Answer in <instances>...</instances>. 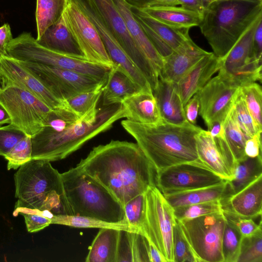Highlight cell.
<instances>
[{"label": "cell", "mask_w": 262, "mask_h": 262, "mask_svg": "<svg viewBox=\"0 0 262 262\" xmlns=\"http://www.w3.org/2000/svg\"><path fill=\"white\" fill-rule=\"evenodd\" d=\"M135 18L140 23L150 41L163 59L173 52V50L152 29L140 20Z\"/></svg>", "instance_id": "46"}, {"label": "cell", "mask_w": 262, "mask_h": 262, "mask_svg": "<svg viewBox=\"0 0 262 262\" xmlns=\"http://www.w3.org/2000/svg\"><path fill=\"white\" fill-rule=\"evenodd\" d=\"M174 214L177 220H188L223 211L221 201H213L177 207Z\"/></svg>", "instance_id": "40"}, {"label": "cell", "mask_w": 262, "mask_h": 262, "mask_svg": "<svg viewBox=\"0 0 262 262\" xmlns=\"http://www.w3.org/2000/svg\"><path fill=\"white\" fill-rule=\"evenodd\" d=\"M260 1H262V0H260Z\"/></svg>", "instance_id": "59"}, {"label": "cell", "mask_w": 262, "mask_h": 262, "mask_svg": "<svg viewBox=\"0 0 262 262\" xmlns=\"http://www.w3.org/2000/svg\"><path fill=\"white\" fill-rule=\"evenodd\" d=\"M92 107L74 122L63 127L44 123L31 137L32 159L50 162L63 159L87 141L125 118L121 103Z\"/></svg>", "instance_id": "2"}, {"label": "cell", "mask_w": 262, "mask_h": 262, "mask_svg": "<svg viewBox=\"0 0 262 262\" xmlns=\"http://www.w3.org/2000/svg\"><path fill=\"white\" fill-rule=\"evenodd\" d=\"M7 169H16L32 159L31 137L27 135L21 139L5 157Z\"/></svg>", "instance_id": "41"}, {"label": "cell", "mask_w": 262, "mask_h": 262, "mask_svg": "<svg viewBox=\"0 0 262 262\" xmlns=\"http://www.w3.org/2000/svg\"><path fill=\"white\" fill-rule=\"evenodd\" d=\"M204 10L208 6V5L212 2H214V0H201Z\"/></svg>", "instance_id": "56"}, {"label": "cell", "mask_w": 262, "mask_h": 262, "mask_svg": "<svg viewBox=\"0 0 262 262\" xmlns=\"http://www.w3.org/2000/svg\"><path fill=\"white\" fill-rule=\"evenodd\" d=\"M225 181L198 160L157 172L156 184L163 194H166L211 186Z\"/></svg>", "instance_id": "13"}, {"label": "cell", "mask_w": 262, "mask_h": 262, "mask_svg": "<svg viewBox=\"0 0 262 262\" xmlns=\"http://www.w3.org/2000/svg\"><path fill=\"white\" fill-rule=\"evenodd\" d=\"M152 93L163 120L177 125L188 122L185 116L184 105L177 83L159 77L157 86Z\"/></svg>", "instance_id": "23"}, {"label": "cell", "mask_w": 262, "mask_h": 262, "mask_svg": "<svg viewBox=\"0 0 262 262\" xmlns=\"http://www.w3.org/2000/svg\"><path fill=\"white\" fill-rule=\"evenodd\" d=\"M113 2L122 16L132 37L160 74L163 64V59L150 41L140 23L133 16L131 6L124 0H113Z\"/></svg>", "instance_id": "25"}, {"label": "cell", "mask_w": 262, "mask_h": 262, "mask_svg": "<svg viewBox=\"0 0 262 262\" xmlns=\"http://www.w3.org/2000/svg\"><path fill=\"white\" fill-rule=\"evenodd\" d=\"M244 151L245 155L250 158L261 156V134H256L246 140Z\"/></svg>", "instance_id": "48"}, {"label": "cell", "mask_w": 262, "mask_h": 262, "mask_svg": "<svg viewBox=\"0 0 262 262\" xmlns=\"http://www.w3.org/2000/svg\"><path fill=\"white\" fill-rule=\"evenodd\" d=\"M14 208L37 210L52 215H73L67 200L61 174L45 160L31 159L14 175Z\"/></svg>", "instance_id": "4"}, {"label": "cell", "mask_w": 262, "mask_h": 262, "mask_svg": "<svg viewBox=\"0 0 262 262\" xmlns=\"http://www.w3.org/2000/svg\"><path fill=\"white\" fill-rule=\"evenodd\" d=\"M124 129L136 141L156 172L199 160L195 136L202 129L189 122L177 125L164 120L143 124L123 120Z\"/></svg>", "instance_id": "3"}, {"label": "cell", "mask_w": 262, "mask_h": 262, "mask_svg": "<svg viewBox=\"0 0 262 262\" xmlns=\"http://www.w3.org/2000/svg\"><path fill=\"white\" fill-rule=\"evenodd\" d=\"M102 84L94 90L81 92L65 101L67 105L80 118L94 106L97 105L102 96L103 87Z\"/></svg>", "instance_id": "38"}, {"label": "cell", "mask_w": 262, "mask_h": 262, "mask_svg": "<svg viewBox=\"0 0 262 262\" xmlns=\"http://www.w3.org/2000/svg\"><path fill=\"white\" fill-rule=\"evenodd\" d=\"M2 78L0 76V84L2 83Z\"/></svg>", "instance_id": "57"}, {"label": "cell", "mask_w": 262, "mask_h": 262, "mask_svg": "<svg viewBox=\"0 0 262 262\" xmlns=\"http://www.w3.org/2000/svg\"><path fill=\"white\" fill-rule=\"evenodd\" d=\"M12 39L10 25L4 24L0 27V55L8 56L7 49Z\"/></svg>", "instance_id": "50"}, {"label": "cell", "mask_w": 262, "mask_h": 262, "mask_svg": "<svg viewBox=\"0 0 262 262\" xmlns=\"http://www.w3.org/2000/svg\"><path fill=\"white\" fill-rule=\"evenodd\" d=\"M69 0H36V20L38 39L62 16Z\"/></svg>", "instance_id": "33"}, {"label": "cell", "mask_w": 262, "mask_h": 262, "mask_svg": "<svg viewBox=\"0 0 262 262\" xmlns=\"http://www.w3.org/2000/svg\"><path fill=\"white\" fill-rule=\"evenodd\" d=\"M173 250L174 262H195L177 222L173 228Z\"/></svg>", "instance_id": "45"}, {"label": "cell", "mask_w": 262, "mask_h": 262, "mask_svg": "<svg viewBox=\"0 0 262 262\" xmlns=\"http://www.w3.org/2000/svg\"><path fill=\"white\" fill-rule=\"evenodd\" d=\"M121 230L101 228L89 248L86 262H117Z\"/></svg>", "instance_id": "28"}, {"label": "cell", "mask_w": 262, "mask_h": 262, "mask_svg": "<svg viewBox=\"0 0 262 262\" xmlns=\"http://www.w3.org/2000/svg\"><path fill=\"white\" fill-rule=\"evenodd\" d=\"M126 120L143 124H156L162 121L152 90H141L121 103Z\"/></svg>", "instance_id": "22"}, {"label": "cell", "mask_w": 262, "mask_h": 262, "mask_svg": "<svg viewBox=\"0 0 262 262\" xmlns=\"http://www.w3.org/2000/svg\"><path fill=\"white\" fill-rule=\"evenodd\" d=\"M0 76L2 82L15 84L30 92L52 110L66 105L31 72L15 58L0 55Z\"/></svg>", "instance_id": "17"}, {"label": "cell", "mask_w": 262, "mask_h": 262, "mask_svg": "<svg viewBox=\"0 0 262 262\" xmlns=\"http://www.w3.org/2000/svg\"><path fill=\"white\" fill-rule=\"evenodd\" d=\"M261 14L260 0H217L204 10L199 26L213 53L221 59Z\"/></svg>", "instance_id": "5"}, {"label": "cell", "mask_w": 262, "mask_h": 262, "mask_svg": "<svg viewBox=\"0 0 262 262\" xmlns=\"http://www.w3.org/2000/svg\"><path fill=\"white\" fill-rule=\"evenodd\" d=\"M10 117L5 108L0 103V125L10 124Z\"/></svg>", "instance_id": "54"}, {"label": "cell", "mask_w": 262, "mask_h": 262, "mask_svg": "<svg viewBox=\"0 0 262 262\" xmlns=\"http://www.w3.org/2000/svg\"><path fill=\"white\" fill-rule=\"evenodd\" d=\"M181 7L203 14L204 8L201 0H178Z\"/></svg>", "instance_id": "52"}, {"label": "cell", "mask_w": 262, "mask_h": 262, "mask_svg": "<svg viewBox=\"0 0 262 262\" xmlns=\"http://www.w3.org/2000/svg\"><path fill=\"white\" fill-rule=\"evenodd\" d=\"M61 174L65 195L73 215L110 223L124 220L122 205L105 187L78 167Z\"/></svg>", "instance_id": "6"}, {"label": "cell", "mask_w": 262, "mask_h": 262, "mask_svg": "<svg viewBox=\"0 0 262 262\" xmlns=\"http://www.w3.org/2000/svg\"><path fill=\"white\" fill-rule=\"evenodd\" d=\"M224 214L234 224L243 236L252 235L261 228V221L257 224L253 219L236 217L225 212Z\"/></svg>", "instance_id": "47"}, {"label": "cell", "mask_w": 262, "mask_h": 262, "mask_svg": "<svg viewBox=\"0 0 262 262\" xmlns=\"http://www.w3.org/2000/svg\"><path fill=\"white\" fill-rule=\"evenodd\" d=\"M253 52L254 58L262 60V20L259 23L254 34L253 39Z\"/></svg>", "instance_id": "51"}, {"label": "cell", "mask_w": 262, "mask_h": 262, "mask_svg": "<svg viewBox=\"0 0 262 262\" xmlns=\"http://www.w3.org/2000/svg\"><path fill=\"white\" fill-rule=\"evenodd\" d=\"M199 160L207 168L226 181H230L236 161L222 134L212 137L202 128L195 136Z\"/></svg>", "instance_id": "16"}, {"label": "cell", "mask_w": 262, "mask_h": 262, "mask_svg": "<svg viewBox=\"0 0 262 262\" xmlns=\"http://www.w3.org/2000/svg\"><path fill=\"white\" fill-rule=\"evenodd\" d=\"M221 59L211 52L201 58L177 83L183 105L220 69Z\"/></svg>", "instance_id": "20"}, {"label": "cell", "mask_w": 262, "mask_h": 262, "mask_svg": "<svg viewBox=\"0 0 262 262\" xmlns=\"http://www.w3.org/2000/svg\"><path fill=\"white\" fill-rule=\"evenodd\" d=\"M240 87L218 74L195 95L200 104L199 115L207 126L215 121L223 123L231 109Z\"/></svg>", "instance_id": "15"}, {"label": "cell", "mask_w": 262, "mask_h": 262, "mask_svg": "<svg viewBox=\"0 0 262 262\" xmlns=\"http://www.w3.org/2000/svg\"><path fill=\"white\" fill-rule=\"evenodd\" d=\"M261 20L262 14L251 24L226 55L221 59L219 74L228 76L255 58L253 52V36Z\"/></svg>", "instance_id": "24"}, {"label": "cell", "mask_w": 262, "mask_h": 262, "mask_svg": "<svg viewBox=\"0 0 262 262\" xmlns=\"http://www.w3.org/2000/svg\"><path fill=\"white\" fill-rule=\"evenodd\" d=\"M134 16L142 21L157 34L173 50L190 38L188 28L170 26L149 16L143 10L131 7Z\"/></svg>", "instance_id": "30"}, {"label": "cell", "mask_w": 262, "mask_h": 262, "mask_svg": "<svg viewBox=\"0 0 262 262\" xmlns=\"http://www.w3.org/2000/svg\"><path fill=\"white\" fill-rule=\"evenodd\" d=\"M144 193L134 197L123 206L124 219L140 233L144 209Z\"/></svg>", "instance_id": "43"}, {"label": "cell", "mask_w": 262, "mask_h": 262, "mask_svg": "<svg viewBox=\"0 0 262 262\" xmlns=\"http://www.w3.org/2000/svg\"><path fill=\"white\" fill-rule=\"evenodd\" d=\"M143 90L122 70L113 65L102 92V105L122 103L127 97Z\"/></svg>", "instance_id": "26"}, {"label": "cell", "mask_w": 262, "mask_h": 262, "mask_svg": "<svg viewBox=\"0 0 262 262\" xmlns=\"http://www.w3.org/2000/svg\"><path fill=\"white\" fill-rule=\"evenodd\" d=\"M174 209L156 186L144 193L141 233L160 253L165 262H174L173 232L176 224Z\"/></svg>", "instance_id": "8"}, {"label": "cell", "mask_w": 262, "mask_h": 262, "mask_svg": "<svg viewBox=\"0 0 262 262\" xmlns=\"http://www.w3.org/2000/svg\"><path fill=\"white\" fill-rule=\"evenodd\" d=\"M27 135L21 129L11 123L0 127V156L4 157Z\"/></svg>", "instance_id": "44"}, {"label": "cell", "mask_w": 262, "mask_h": 262, "mask_svg": "<svg viewBox=\"0 0 262 262\" xmlns=\"http://www.w3.org/2000/svg\"><path fill=\"white\" fill-rule=\"evenodd\" d=\"M131 7L143 9L154 6V0H124Z\"/></svg>", "instance_id": "53"}, {"label": "cell", "mask_w": 262, "mask_h": 262, "mask_svg": "<svg viewBox=\"0 0 262 262\" xmlns=\"http://www.w3.org/2000/svg\"><path fill=\"white\" fill-rule=\"evenodd\" d=\"M176 221L195 262H224L222 241L226 219L223 211Z\"/></svg>", "instance_id": "9"}, {"label": "cell", "mask_w": 262, "mask_h": 262, "mask_svg": "<svg viewBox=\"0 0 262 262\" xmlns=\"http://www.w3.org/2000/svg\"><path fill=\"white\" fill-rule=\"evenodd\" d=\"M223 125L225 139L236 162L244 159L246 157L244 148L247 139L229 112Z\"/></svg>", "instance_id": "37"}, {"label": "cell", "mask_w": 262, "mask_h": 262, "mask_svg": "<svg viewBox=\"0 0 262 262\" xmlns=\"http://www.w3.org/2000/svg\"><path fill=\"white\" fill-rule=\"evenodd\" d=\"M76 166L105 187L123 206L156 186V170L137 143L112 140L99 145Z\"/></svg>", "instance_id": "1"}, {"label": "cell", "mask_w": 262, "mask_h": 262, "mask_svg": "<svg viewBox=\"0 0 262 262\" xmlns=\"http://www.w3.org/2000/svg\"><path fill=\"white\" fill-rule=\"evenodd\" d=\"M236 262H262V228L243 236Z\"/></svg>", "instance_id": "39"}, {"label": "cell", "mask_w": 262, "mask_h": 262, "mask_svg": "<svg viewBox=\"0 0 262 262\" xmlns=\"http://www.w3.org/2000/svg\"><path fill=\"white\" fill-rule=\"evenodd\" d=\"M229 114L247 139L256 134H261L248 111L239 91Z\"/></svg>", "instance_id": "36"}, {"label": "cell", "mask_w": 262, "mask_h": 262, "mask_svg": "<svg viewBox=\"0 0 262 262\" xmlns=\"http://www.w3.org/2000/svg\"><path fill=\"white\" fill-rule=\"evenodd\" d=\"M62 102L76 94L106 82L74 71L17 60Z\"/></svg>", "instance_id": "12"}, {"label": "cell", "mask_w": 262, "mask_h": 262, "mask_svg": "<svg viewBox=\"0 0 262 262\" xmlns=\"http://www.w3.org/2000/svg\"><path fill=\"white\" fill-rule=\"evenodd\" d=\"M179 5L178 0H154V6H176Z\"/></svg>", "instance_id": "55"}, {"label": "cell", "mask_w": 262, "mask_h": 262, "mask_svg": "<svg viewBox=\"0 0 262 262\" xmlns=\"http://www.w3.org/2000/svg\"><path fill=\"white\" fill-rule=\"evenodd\" d=\"M209 53L199 47L190 37L163 58L159 77L177 83L195 64Z\"/></svg>", "instance_id": "19"}, {"label": "cell", "mask_w": 262, "mask_h": 262, "mask_svg": "<svg viewBox=\"0 0 262 262\" xmlns=\"http://www.w3.org/2000/svg\"><path fill=\"white\" fill-rule=\"evenodd\" d=\"M141 10L159 21L177 28L199 26L203 17L202 14L181 7L156 6Z\"/></svg>", "instance_id": "29"}, {"label": "cell", "mask_w": 262, "mask_h": 262, "mask_svg": "<svg viewBox=\"0 0 262 262\" xmlns=\"http://www.w3.org/2000/svg\"><path fill=\"white\" fill-rule=\"evenodd\" d=\"M217 1V0H214V1Z\"/></svg>", "instance_id": "58"}, {"label": "cell", "mask_w": 262, "mask_h": 262, "mask_svg": "<svg viewBox=\"0 0 262 262\" xmlns=\"http://www.w3.org/2000/svg\"><path fill=\"white\" fill-rule=\"evenodd\" d=\"M200 104L195 95L193 96L184 106L185 118L190 123L195 125L199 112Z\"/></svg>", "instance_id": "49"}, {"label": "cell", "mask_w": 262, "mask_h": 262, "mask_svg": "<svg viewBox=\"0 0 262 262\" xmlns=\"http://www.w3.org/2000/svg\"><path fill=\"white\" fill-rule=\"evenodd\" d=\"M7 51L8 56L18 60L74 71L105 82L111 69L49 50L39 45L36 39L27 32L13 38Z\"/></svg>", "instance_id": "7"}, {"label": "cell", "mask_w": 262, "mask_h": 262, "mask_svg": "<svg viewBox=\"0 0 262 262\" xmlns=\"http://www.w3.org/2000/svg\"><path fill=\"white\" fill-rule=\"evenodd\" d=\"M51 224H59L76 228H114L133 232H139L124 219L119 223H110L99 219L81 215L58 214L53 215Z\"/></svg>", "instance_id": "32"}, {"label": "cell", "mask_w": 262, "mask_h": 262, "mask_svg": "<svg viewBox=\"0 0 262 262\" xmlns=\"http://www.w3.org/2000/svg\"><path fill=\"white\" fill-rule=\"evenodd\" d=\"M261 175V156L255 158L246 156L237 161L233 178L230 181H227L226 198L242 190Z\"/></svg>", "instance_id": "31"}, {"label": "cell", "mask_w": 262, "mask_h": 262, "mask_svg": "<svg viewBox=\"0 0 262 262\" xmlns=\"http://www.w3.org/2000/svg\"><path fill=\"white\" fill-rule=\"evenodd\" d=\"M22 215L25 219L27 230L33 233L40 231L51 224V219L45 213L37 210L25 208H14V216Z\"/></svg>", "instance_id": "42"}, {"label": "cell", "mask_w": 262, "mask_h": 262, "mask_svg": "<svg viewBox=\"0 0 262 262\" xmlns=\"http://www.w3.org/2000/svg\"><path fill=\"white\" fill-rule=\"evenodd\" d=\"M0 103L14 125L32 137L42 127L51 110L46 104L26 90L12 83L2 82Z\"/></svg>", "instance_id": "10"}, {"label": "cell", "mask_w": 262, "mask_h": 262, "mask_svg": "<svg viewBox=\"0 0 262 262\" xmlns=\"http://www.w3.org/2000/svg\"><path fill=\"white\" fill-rule=\"evenodd\" d=\"M227 181L206 187L163 194L173 208L213 201H222L227 196Z\"/></svg>", "instance_id": "27"}, {"label": "cell", "mask_w": 262, "mask_h": 262, "mask_svg": "<svg viewBox=\"0 0 262 262\" xmlns=\"http://www.w3.org/2000/svg\"><path fill=\"white\" fill-rule=\"evenodd\" d=\"M36 40L39 45L49 50L67 56L86 60L63 15Z\"/></svg>", "instance_id": "21"}, {"label": "cell", "mask_w": 262, "mask_h": 262, "mask_svg": "<svg viewBox=\"0 0 262 262\" xmlns=\"http://www.w3.org/2000/svg\"><path fill=\"white\" fill-rule=\"evenodd\" d=\"M223 211L230 215L254 219L262 212V175L238 192L221 201Z\"/></svg>", "instance_id": "18"}, {"label": "cell", "mask_w": 262, "mask_h": 262, "mask_svg": "<svg viewBox=\"0 0 262 262\" xmlns=\"http://www.w3.org/2000/svg\"><path fill=\"white\" fill-rule=\"evenodd\" d=\"M225 217L226 221L222 241L224 262H236L243 236L234 224Z\"/></svg>", "instance_id": "35"}, {"label": "cell", "mask_w": 262, "mask_h": 262, "mask_svg": "<svg viewBox=\"0 0 262 262\" xmlns=\"http://www.w3.org/2000/svg\"><path fill=\"white\" fill-rule=\"evenodd\" d=\"M239 92L258 131H262V90L261 86L253 82L240 88Z\"/></svg>", "instance_id": "34"}, {"label": "cell", "mask_w": 262, "mask_h": 262, "mask_svg": "<svg viewBox=\"0 0 262 262\" xmlns=\"http://www.w3.org/2000/svg\"><path fill=\"white\" fill-rule=\"evenodd\" d=\"M63 16L86 60L112 67L113 62L95 26L73 0H69Z\"/></svg>", "instance_id": "14"}, {"label": "cell", "mask_w": 262, "mask_h": 262, "mask_svg": "<svg viewBox=\"0 0 262 262\" xmlns=\"http://www.w3.org/2000/svg\"><path fill=\"white\" fill-rule=\"evenodd\" d=\"M94 1L113 36L145 77L153 91L158 83L159 72L132 37L113 0Z\"/></svg>", "instance_id": "11"}]
</instances>
